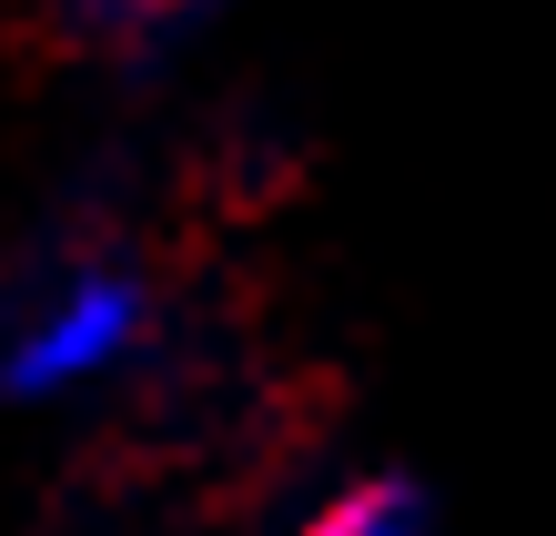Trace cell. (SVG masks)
Wrapping results in <instances>:
<instances>
[{
	"mask_svg": "<svg viewBox=\"0 0 556 536\" xmlns=\"http://www.w3.org/2000/svg\"><path fill=\"white\" fill-rule=\"evenodd\" d=\"M293 536H435V496L415 476H365V486L324 496Z\"/></svg>",
	"mask_w": 556,
	"mask_h": 536,
	"instance_id": "cell-2",
	"label": "cell"
},
{
	"mask_svg": "<svg viewBox=\"0 0 556 536\" xmlns=\"http://www.w3.org/2000/svg\"><path fill=\"white\" fill-rule=\"evenodd\" d=\"M203 11L213 0H21V41H41L51 61H142Z\"/></svg>",
	"mask_w": 556,
	"mask_h": 536,
	"instance_id": "cell-1",
	"label": "cell"
}]
</instances>
